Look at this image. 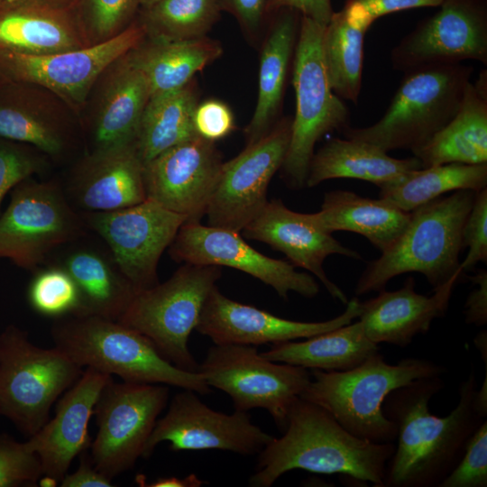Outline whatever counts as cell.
I'll return each instance as SVG.
<instances>
[{
  "label": "cell",
  "instance_id": "6da1fadb",
  "mask_svg": "<svg viewBox=\"0 0 487 487\" xmlns=\"http://www.w3.org/2000/svg\"><path fill=\"white\" fill-rule=\"evenodd\" d=\"M441 376L416 379L388 394L384 416L397 429V446L381 487H436L461 459L467 441L485 420L475 409L472 371L459 386L456 407L446 417L429 411V400L444 388Z\"/></svg>",
  "mask_w": 487,
  "mask_h": 487
},
{
  "label": "cell",
  "instance_id": "7a4b0ae2",
  "mask_svg": "<svg viewBox=\"0 0 487 487\" xmlns=\"http://www.w3.org/2000/svg\"><path fill=\"white\" fill-rule=\"evenodd\" d=\"M394 443H372L348 432L325 409L300 397L292 404L283 435L258 454L253 487H270L291 470L338 473L381 487Z\"/></svg>",
  "mask_w": 487,
  "mask_h": 487
},
{
  "label": "cell",
  "instance_id": "3957f363",
  "mask_svg": "<svg viewBox=\"0 0 487 487\" xmlns=\"http://www.w3.org/2000/svg\"><path fill=\"white\" fill-rule=\"evenodd\" d=\"M473 190H456L411 211L408 225L381 255L368 262L354 289L356 296L385 289L396 276L418 272L433 290L457 273H465L459 261L462 232L475 197Z\"/></svg>",
  "mask_w": 487,
  "mask_h": 487
},
{
  "label": "cell",
  "instance_id": "277c9868",
  "mask_svg": "<svg viewBox=\"0 0 487 487\" xmlns=\"http://www.w3.org/2000/svg\"><path fill=\"white\" fill-rule=\"evenodd\" d=\"M54 346L79 366L117 375L124 381L166 384L198 394L211 388L199 372L166 360L145 335L118 321L92 315H69L51 326Z\"/></svg>",
  "mask_w": 487,
  "mask_h": 487
},
{
  "label": "cell",
  "instance_id": "5b68a950",
  "mask_svg": "<svg viewBox=\"0 0 487 487\" xmlns=\"http://www.w3.org/2000/svg\"><path fill=\"white\" fill-rule=\"evenodd\" d=\"M445 372L444 366L415 357L391 364L377 352L348 371L312 370L311 381L300 398L325 409L359 438L394 443L397 429L383 414L385 398L416 379L441 376Z\"/></svg>",
  "mask_w": 487,
  "mask_h": 487
},
{
  "label": "cell",
  "instance_id": "8992f818",
  "mask_svg": "<svg viewBox=\"0 0 487 487\" xmlns=\"http://www.w3.org/2000/svg\"><path fill=\"white\" fill-rule=\"evenodd\" d=\"M473 67L433 65L405 73L385 114L375 124L348 126L345 138L361 140L389 152L414 151L441 130L456 114Z\"/></svg>",
  "mask_w": 487,
  "mask_h": 487
},
{
  "label": "cell",
  "instance_id": "52a82bcc",
  "mask_svg": "<svg viewBox=\"0 0 487 487\" xmlns=\"http://www.w3.org/2000/svg\"><path fill=\"white\" fill-rule=\"evenodd\" d=\"M83 371L58 347H40L27 332L7 326L0 334V415L25 436H33L49 420L54 401Z\"/></svg>",
  "mask_w": 487,
  "mask_h": 487
},
{
  "label": "cell",
  "instance_id": "ba28073f",
  "mask_svg": "<svg viewBox=\"0 0 487 487\" xmlns=\"http://www.w3.org/2000/svg\"><path fill=\"white\" fill-rule=\"evenodd\" d=\"M220 277L219 266L185 263L166 281L138 291L117 321L145 335L178 368L198 372L188 342Z\"/></svg>",
  "mask_w": 487,
  "mask_h": 487
},
{
  "label": "cell",
  "instance_id": "9c48e42d",
  "mask_svg": "<svg viewBox=\"0 0 487 487\" xmlns=\"http://www.w3.org/2000/svg\"><path fill=\"white\" fill-rule=\"evenodd\" d=\"M323 26L302 16L294 51L292 84L296 113L282 174L289 187L306 186L316 143L334 131L350 126V112L331 88L324 64L321 40Z\"/></svg>",
  "mask_w": 487,
  "mask_h": 487
},
{
  "label": "cell",
  "instance_id": "30bf717a",
  "mask_svg": "<svg viewBox=\"0 0 487 487\" xmlns=\"http://www.w3.org/2000/svg\"><path fill=\"white\" fill-rule=\"evenodd\" d=\"M88 231L61 185L28 178L11 190L10 202L0 214V259L33 272L55 251Z\"/></svg>",
  "mask_w": 487,
  "mask_h": 487
},
{
  "label": "cell",
  "instance_id": "8fae6325",
  "mask_svg": "<svg viewBox=\"0 0 487 487\" xmlns=\"http://www.w3.org/2000/svg\"><path fill=\"white\" fill-rule=\"evenodd\" d=\"M198 372L210 388L231 397L235 410L264 409L282 432L292 404L312 379L308 369L271 361L245 345H213Z\"/></svg>",
  "mask_w": 487,
  "mask_h": 487
},
{
  "label": "cell",
  "instance_id": "7c38bea8",
  "mask_svg": "<svg viewBox=\"0 0 487 487\" xmlns=\"http://www.w3.org/2000/svg\"><path fill=\"white\" fill-rule=\"evenodd\" d=\"M168 400L165 385L108 382L94 409L97 431L90 456L95 467L111 480L132 469Z\"/></svg>",
  "mask_w": 487,
  "mask_h": 487
},
{
  "label": "cell",
  "instance_id": "4fadbf2b",
  "mask_svg": "<svg viewBox=\"0 0 487 487\" xmlns=\"http://www.w3.org/2000/svg\"><path fill=\"white\" fill-rule=\"evenodd\" d=\"M81 214L138 291L159 283L161 256L188 221L150 199L115 211Z\"/></svg>",
  "mask_w": 487,
  "mask_h": 487
},
{
  "label": "cell",
  "instance_id": "5bb4252c",
  "mask_svg": "<svg viewBox=\"0 0 487 487\" xmlns=\"http://www.w3.org/2000/svg\"><path fill=\"white\" fill-rule=\"evenodd\" d=\"M291 124V118H283L237 156L223 162L206 212L208 225L240 233L260 213L268 201L269 184L285 160Z\"/></svg>",
  "mask_w": 487,
  "mask_h": 487
},
{
  "label": "cell",
  "instance_id": "9a60e30c",
  "mask_svg": "<svg viewBox=\"0 0 487 487\" xmlns=\"http://www.w3.org/2000/svg\"><path fill=\"white\" fill-rule=\"evenodd\" d=\"M393 69H415L464 60L487 64V0H445L391 51Z\"/></svg>",
  "mask_w": 487,
  "mask_h": 487
},
{
  "label": "cell",
  "instance_id": "2e32d148",
  "mask_svg": "<svg viewBox=\"0 0 487 487\" xmlns=\"http://www.w3.org/2000/svg\"><path fill=\"white\" fill-rule=\"evenodd\" d=\"M273 438L251 421L247 411L225 414L210 409L190 390L177 393L167 413L157 419L142 457L167 441L172 451L218 449L258 455Z\"/></svg>",
  "mask_w": 487,
  "mask_h": 487
},
{
  "label": "cell",
  "instance_id": "e0dca14e",
  "mask_svg": "<svg viewBox=\"0 0 487 487\" xmlns=\"http://www.w3.org/2000/svg\"><path fill=\"white\" fill-rule=\"evenodd\" d=\"M168 249L176 262L225 266L245 272L271 286L285 300L289 292L308 299L319 293L312 275L297 271L290 262L263 255L236 231L185 222Z\"/></svg>",
  "mask_w": 487,
  "mask_h": 487
},
{
  "label": "cell",
  "instance_id": "ac0fdd59",
  "mask_svg": "<svg viewBox=\"0 0 487 487\" xmlns=\"http://www.w3.org/2000/svg\"><path fill=\"white\" fill-rule=\"evenodd\" d=\"M223 162L215 142L199 135L143 164L147 199L199 222L206 215Z\"/></svg>",
  "mask_w": 487,
  "mask_h": 487
},
{
  "label": "cell",
  "instance_id": "d6986e66",
  "mask_svg": "<svg viewBox=\"0 0 487 487\" xmlns=\"http://www.w3.org/2000/svg\"><path fill=\"white\" fill-rule=\"evenodd\" d=\"M142 36V30L133 27L85 49L43 55L0 51V75L80 101L101 72L135 47Z\"/></svg>",
  "mask_w": 487,
  "mask_h": 487
},
{
  "label": "cell",
  "instance_id": "ffe728a7",
  "mask_svg": "<svg viewBox=\"0 0 487 487\" xmlns=\"http://www.w3.org/2000/svg\"><path fill=\"white\" fill-rule=\"evenodd\" d=\"M360 302L357 297L348 300L345 311L332 319L301 322L233 300L215 286L206 299L196 330L215 345H273L308 338L350 324L360 315Z\"/></svg>",
  "mask_w": 487,
  "mask_h": 487
},
{
  "label": "cell",
  "instance_id": "44dd1931",
  "mask_svg": "<svg viewBox=\"0 0 487 487\" xmlns=\"http://www.w3.org/2000/svg\"><path fill=\"white\" fill-rule=\"evenodd\" d=\"M112 375L87 367L59 400L55 416L26 441L39 456L40 483L60 482L77 455L91 446L88 423L95 406Z\"/></svg>",
  "mask_w": 487,
  "mask_h": 487
},
{
  "label": "cell",
  "instance_id": "7402d4cb",
  "mask_svg": "<svg viewBox=\"0 0 487 487\" xmlns=\"http://www.w3.org/2000/svg\"><path fill=\"white\" fill-rule=\"evenodd\" d=\"M242 232L245 238L265 243L284 253L293 266L316 276L332 298L343 304L348 302L344 291L327 277L323 264L332 254L356 260L362 256L315 226L307 214L290 210L281 199L268 200Z\"/></svg>",
  "mask_w": 487,
  "mask_h": 487
},
{
  "label": "cell",
  "instance_id": "603a6c76",
  "mask_svg": "<svg viewBox=\"0 0 487 487\" xmlns=\"http://www.w3.org/2000/svg\"><path fill=\"white\" fill-rule=\"evenodd\" d=\"M63 188L81 213L115 211L147 199L143 163L135 145L93 151Z\"/></svg>",
  "mask_w": 487,
  "mask_h": 487
},
{
  "label": "cell",
  "instance_id": "cb8c5ba5",
  "mask_svg": "<svg viewBox=\"0 0 487 487\" xmlns=\"http://www.w3.org/2000/svg\"><path fill=\"white\" fill-rule=\"evenodd\" d=\"M465 273H457L432 296L415 291V280L409 277L401 288L378 291L376 297L360 302L359 321L366 336L374 344L407 347L419 334H426L433 321L445 316L452 293Z\"/></svg>",
  "mask_w": 487,
  "mask_h": 487
},
{
  "label": "cell",
  "instance_id": "d4e9b609",
  "mask_svg": "<svg viewBox=\"0 0 487 487\" xmlns=\"http://www.w3.org/2000/svg\"><path fill=\"white\" fill-rule=\"evenodd\" d=\"M87 236L66 245L54 263L62 267L78 287L80 306L76 315L117 321L138 290L121 271L106 245L87 242Z\"/></svg>",
  "mask_w": 487,
  "mask_h": 487
},
{
  "label": "cell",
  "instance_id": "484cf974",
  "mask_svg": "<svg viewBox=\"0 0 487 487\" xmlns=\"http://www.w3.org/2000/svg\"><path fill=\"white\" fill-rule=\"evenodd\" d=\"M486 70L468 83L454 117L431 139L412 151L422 168L446 163H487Z\"/></svg>",
  "mask_w": 487,
  "mask_h": 487
},
{
  "label": "cell",
  "instance_id": "4316f807",
  "mask_svg": "<svg viewBox=\"0 0 487 487\" xmlns=\"http://www.w3.org/2000/svg\"><path fill=\"white\" fill-rule=\"evenodd\" d=\"M410 215L411 212L401 210L382 198H364L342 189L326 192L320 210L307 214L317 228L329 234L336 231L359 234L381 253L400 235Z\"/></svg>",
  "mask_w": 487,
  "mask_h": 487
},
{
  "label": "cell",
  "instance_id": "83f0119b",
  "mask_svg": "<svg viewBox=\"0 0 487 487\" xmlns=\"http://www.w3.org/2000/svg\"><path fill=\"white\" fill-rule=\"evenodd\" d=\"M421 168V162L415 156L396 159L369 142L334 137L314 152L306 186L313 188L333 179H354L381 188Z\"/></svg>",
  "mask_w": 487,
  "mask_h": 487
},
{
  "label": "cell",
  "instance_id": "f1b7e54d",
  "mask_svg": "<svg viewBox=\"0 0 487 487\" xmlns=\"http://www.w3.org/2000/svg\"><path fill=\"white\" fill-rule=\"evenodd\" d=\"M282 10L261 54L257 103L252 119L244 129L247 144L258 141L270 132L280 107L301 20L298 11L289 8Z\"/></svg>",
  "mask_w": 487,
  "mask_h": 487
},
{
  "label": "cell",
  "instance_id": "f546056e",
  "mask_svg": "<svg viewBox=\"0 0 487 487\" xmlns=\"http://www.w3.org/2000/svg\"><path fill=\"white\" fill-rule=\"evenodd\" d=\"M378 352V345L364 334L360 321L305 338L271 345L261 353L278 363L306 369L343 372L354 369Z\"/></svg>",
  "mask_w": 487,
  "mask_h": 487
},
{
  "label": "cell",
  "instance_id": "4dcf8cb0",
  "mask_svg": "<svg viewBox=\"0 0 487 487\" xmlns=\"http://www.w3.org/2000/svg\"><path fill=\"white\" fill-rule=\"evenodd\" d=\"M150 98L142 71L128 59L102 101L93 132V151L135 145L140 121Z\"/></svg>",
  "mask_w": 487,
  "mask_h": 487
},
{
  "label": "cell",
  "instance_id": "1f68e13d",
  "mask_svg": "<svg viewBox=\"0 0 487 487\" xmlns=\"http://www.w3.org/2000/svg\"><path fill=\"white\" fill-rule=\"evenodd\" d=\"M222 52L221 45L206 36L192 40L155 38L153 43L129 59L145 77L152 96L186 86Z\"/></svg>",
  "mask_w": 487,
  "mask_h": 487
},
{
  "label": "cell",
  "instance_id": "d6a6232c",
  "mask_svg": "<svg viewBox=\"0 0 487 487\" xmlns=\"http://www.w3.org/2000/svg\"><path fill=\"white\" fill-rule=\"evenodd\" d=\"M197 105L192 81L180 88L150 96L135 142L143 164L169 148L198 135L193 120Z\"/></svg>",
  "mask_w": 487,
  "mask_h": 487
},
{
  "label": "cell",
  "instance_id": "836d02e7",
  "mask_svg": "<svg viewBox=\"0 0 487 487\" xmlns=\"http://www.w3.org/2000/svg\"><path fill=\"white\" fill-rule=\"evenodd\" d=\"M487 188V163H446L409 171L380 188L379 197L411 212L445 193Z\"/></svg>",
  "mask_w": 487,
  "mask_h": 487
},
{
  "label": "cell",
  "instance_id": "e575fe53",
  "mask_svg": "<svg viewBox=\"0 0 487 487\" xmlns=\"http://www.w3.org/2000/svg\"><path fill=\"white\" fill-rule=\"evenodd\" d=\"M366 23L345 10L334 12L323 31L321 49L329 84L334 93L358 102L363 78V41Z\"/></svg>",
  "mask_w": 487,
  "mask_h": 487
},
{
  "label": "cell",
  "instance_id": "d590c367",
  "mask_svg": "<svg viewBox=\"0 0 487 487\" xmlns=\"http://www.w3.org/2000/svg\"><path fill=\"white\" fill-rule=\"evenodd\" d=\"M76 48L69 32L56 19L14 0L0 4V51L43 55Z\"/></svg>",
  "mask_w": 487,
  "mask_h": 487
},
{
  "label": "cell",
  "instance_id": "8d00e7d4",
  "mask_svg": "<svg viewBox=\"0 0 487 487\" xmlns=\"http://www.w3.org/2000/svg\"><path fill=\"white\" fill-rule=\"evenodd\" d=\"M220 0H159L149 7V26L157 39L205 37L220 9Z\"/></svg>",
  "mask_w": 487,
  "mask_h": 487
},
{
  "label": "cell",
  "instance_id": "74e56055",
  "mask_svg": "<svg viewBox=\"0 0 487 487\" xmlns=\"http://www.w3.org/2000/svg\"><path fill=\"white\" fill-rule=\"evenodd\" d=\"M27 299L35 312L55 319L78 314L80 306L76 283L62 267L54 262L33 271Z\"/></svg>",
  "mask_w": 487,
  "mask_h": 487
},
{
  "label": "cell",
  "instance_id": "f35d334b",
  "mask_svg": "<svg viewBox=\"0 0 487 487\" xmlns=\"http://www.w3.org/2000/svg\"><path fill=\"white\" fill-rule=\"evenodd\" d=\"M0 137L28 143L52 157L60 155L66 146L64 136L56 127L10 103L0 102Z\"/></svg>",
  "mask_w": 487,
  "mask_h": 487
},
{
  "label": "cell",
  "instance_id": "ab89813d",
  "mask_svg": "<svg viewBox=\"0 0 487 487\" xmlns=\"http://www.w3.org/2000/svg\"><path fill=\"white\" fill-rule=\"evenodd\" d=\"M41 477L39 456L26 442L0 434V487L36 486Z\"/></svg>",
  "mask_w": 487,
  "mask_h": 487
},
{
  "label": "cell",
  "instance_id": "60d3db41",
  "mask_svg": "<svg viewBox=\"0 0 487 487\" xmlns=\"http://www.w3.org/2000/svg\"><path fill=\"white\" fill-rule=\"evenodd\" d=\"M487 486V420L471 435L464 452L439 487Z\"/></svg>",
  "mask_w": 487,
  "mask_h": 487
},
{
  "label": "cell",
  "instance_id": "b9f144b4",
  "mask_svg": "<svg viewBox=\"0 0 487 487\" xmlns=\"http://www.w3.org/2000/svg\"><path fill=\"white\" fill-rule=\"evenodd\" d=\"M0 137V214L2 201L21 181L43 169V161L25 147Z\"/></svg>",
  "mask_w": 487,
  "mask_h": 487
},
{
  "label": "cell",
  "instance_id": "7bdbcfd3",
  "mask_svg": "<svg viewBox=\"0 0 487 487\" xmlns=\"http://www.w3.org/2000/svg\"><path fill=\"white\" fill-rule=\"evenodd\" d=\"M464 248L468 252L460 263L466 272L478 262H487V188L475 193L473 206L464 221L462 232Z\"/></svg>",
  "mask_w": 487,
  "mask_h": 487
},
{
  "label": "cell",
  "instance_id": "ee69618b",
  "mask_svg": "<svg viewBox=\"0 0 487 487\" xmlns=\"http://www.w3.org/2000/svg\"><path fill=\"white\" fill-rule=\"evenodd\" d=\"M193 120L197 133L214 142L229 135L235 127L230 107L216 99L197 105Z\"/></svg>",
  "mask_w": 487,
  "mask_h": 487
},
{
  "label": "cell",
  "instance_id": "f6af8a7d",
  "mask_svg": "<svg viewBox=\"0 0 487 487\" xmlns=\"http://www.w3.org/2000/svg\"><path fill=\"white\" fill-rule=\"evenodd\" d=\"M445 0H346L344 9L368 25L378 18L404 10L440 6Z\"/></svg>",
  "mask_w": 487,
  "mask_h": 487
},
{
  "label": "cell",
  "instance_id": "bcb514c9",
  "mask_svg": "<svg viewBox=\"0 0 487 487\" xmlns=\"http://www.w3.org/2000/svg\"><path fill=\"white\" fill-rule=\"evenodd\" d=\"M138 2L140 0H88L95 30L100 35H108L125 21Z\"/></svg>",
  "mask_w": 487,
  "mask_h": 487
},
{
  "label": "cell",
  "instance_id": "7dc6e473",
  "mask_svg": "<svg viewBox=\"0 0 487 487\" xmlns=\"http://www.w3.org/2000/svg\"><path fill=\"white\" fill-rule=\"evenodd\" d=\"M474 288L467 296L464 304L465 322L468 325L482 326L487 324V271L478 270L472 276H465Z\"/></svg>",
  "mask_w": 487,
  "mask_h": 487
},
{
  "label": "cell",
  "instance_id": "c3c4849f",
  "mask_svg": "<svg viewBox=\"0 0 487 487\" xmlns=\"http://www.w3.org/2000/svg\"><path fill=\"white\" fill-rule=\"evenodd\" d=\"M265 5L267 10L294 9L323 27L334 14L331 0H266Z\"/></svg>",
  "mask_w": 487,
  "mask_h": 487
},
{
  "label": "cell",
  "instance_id": "681fc988",
  "mask_svg": "<svg viewBox=\"0 0 487 487\" xmlns=\"http://www.w3.org/2000/svg\"><path fill=\"white\" fill-rule=\"evenodd\" d=\"M79 466L72 473L65 474L61 487H111L112 480L99 472L94 465L90 455L85 450L79 455Z\"/></svg>",
  "mask_w": 487,
  "mask_h": 487
},
{
  "label": "cell",
  "instance_id": "f907efd6",
  "mask_svg": "<svg viewBox=\"0 0 487 487\" xmlns=\"http://www.w3.org/2000/svg\"><path fill=\"white\" fill-rule=\"evenodd\" d=\"M243 24L249 30L259 26L266 0H227Z\"/></svg>",
  "mask_w": 487,
  "mask_h": 487
},
{
  "label": "cell",
  "instance_id": "816d5d0a",
  "mask_svg": "<svg viewBox=\"0 0 487 487\" xmlns=\"http://www.w3.org/2000/svg\"><path fill=\"white\" fill-rule=\"evenodd\" d=\"M205 483L195 474H189L184 478L179 477H161L151 482V487H199Z\"/></svg>",
  "mask_w": 487,
  "mask_h": 487
},
{
  "label": "cell",
  "instance_id": "f5cc1de1",
  "mask_svg": "<svg viewBox=\"0 0 487 487\" xmlns=\"http://www.w3.org/2000/svg\"><path fill=\"white\" fill-rule=\"evenodd\" d=\"M473 343L475 347L479 350L482 359L484 362L485 368H487V332L482 330L474 337Z\"/></svg>",
  "mask_w": 487,
  "mask_h": 487
},
{
  "label": "cell",
  "instance_id": "db71d44e",
  "mask_svg": "<svg viewBox=\"0 0 487 487\" xmlns=\"http://www.w3.org/2000/svg\"><path fill=\"white\" fill-rule=\"evenodd\" d=\"M159 0H140V2L142 3V5L143 6H145L146 8H149L151 7L152 5H153L155 3H157Z\"/></svg>",
  "mask_w": 487,
  "mask_h": 487
},
{
  "label": "cell",
  "instance_id": "11a10c76",
  "mask_svg": "<svg viewBox=\"0 0 487 487\" xmlns=\"http://www.w3.org/2000/svg\"><path fill=\"white\" fill-rule=\"evenodd\" d=\"M4 1H5V0H0V4H1L2 2H4Z\"/></svg>",
  "mask_w": 487,
  "mask_h": 487
}]
</instances>
